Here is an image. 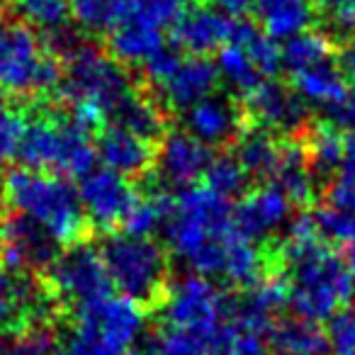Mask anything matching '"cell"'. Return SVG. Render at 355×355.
<instances>
[{
  "instance_id": "obj_27",
  "label": "cell",
  "mask_w": 355,
  "mask_h": 355,
  "mask_svg": "<svg viewBox=\"0 0 355 355\" xmlns=\"http://www.w3.org/2000/svg\"><path fill=\"white\" fill-rule=\"evenodd\" d=\"M268 185L280 188L295 205L311 198L316 185V175L309 166L304 144L282 141L280 156H277V163L272 168V175L268 180Z\"/></svg>"
},
{
  "instance_id": "obj_17",
  "label": "cell",
  "mask_w": 355,
  "mask_h": 355,
  "mask_svg": "<svg viewBox=\"0 0 355 355\" xmlns=\"http://www.w3.org/2000/svg\"><path fill=\"white\" fill-rule=\"evenodd\" d=\"M212 161V148L205 146L185 129H175L161 137L156 156H153V168H156L158 180L178 193V190L195 188L200 180H205Z\"/></svg>"
},
{
  "instance_id": "obj_12",
  "label": "cell",
  "mask_w": 355,
  "mask_h": 355,
  "mask_svg": "<svg viewBox=\"0 0 355 355\" xmlns=\"http://www.w3.org/2000/svg\"><path fill=\"white\" fill-rule=\"evenodd\" d=\"M214 66L219 71V80L243 98L261 83L272 80V76L282 69V49L258 27L239 20L232 42L217 51Z\"/></svg>"
},
{
  "instance_id": "obj_48",
  "label": "cell",
  "mask_w": 355,
  "mask_h": 355,
  "mask_svg": "<svg viewBox=\"0 0 355 355\" xmlns=\"http://www.w3.org/2000/svg\"><path fill=\"white\" fill-rule=\"evenodd\" d=\"M0 355H3V345H0Z\"/></svg>"
},
{
  "instance_id": "obj_29",
  "label": "cell",
  "mask_w": 355,
  "mask_h": 355,
  "mask_svg": "<svg viewBox=\"0 0 355 355\" xmlns=\"http://www.w3.org/2000/svg\"><path fill=\"white\" fill-rule=\"evenodd\" d=\"M343 148H345V134L331 127L329 122L314 124L306 134L304 151L309 158V166L316 178H334L343 161Z\"/></svg>"
},
{
  "instance_id": "obj_43",
  "label": "cell",
  "mask_w": 355,
  "mask_h": 355,
  "mask_svg": "<svg viewBox=\"0 0 355 355\" xmlns=\"http://www.w3.org/2000/svg\"><path fill=\"white\" fill-rule=\"evenodd\" d=\"M345 266H348V272H350V277H353V282H355V243H353V246H348V258H345Z\"/></svg>"
},
{
  "instance_id": "obj_7",
  "label": "cell",
  "mask_w": 355,
  "mask_h": 355,
  "mask_svg": "<svg viewBox=\"0 0 355 355\" xmlns=\"http://www.w3.org/2000/svg\"><path fill=\"white\" fill-rule=\"evenodd\" d=\"M71 316L66 355H132L146 324L144 306L122 295H110Z\"/></svg>"
},
{
  "instance_id": "obj_14",
  "label": "cell",
  "mask_w": 355,
  "mask_h": 355,
  "mask_svg": "<svg viewBox=\"0 0 355 355\" xmlns=\"http://www.w3.org/2000/svg\"><path fill=\"white\" fill-rule=\"evenodd\" d=\"M59 253V243L32 219L12 212L0 222V261L10 275L30 277L32 272H49Z\"/></svg>"
},
{
  "instance_id": "obj_42",
  "label": "cell",
  "mask_w": 355,
  "mask_h": 355,
  "mask_svg": "<svg viewBox=\"0 0 355 355\" xmlns=\"http://www.w3.org/2000/svg\"><path fill=\"white\" fill-rule=\"evenodd\" d=\"M340 61H343V71H345V76H348V78L355 83V42L348 46V49L343 51V56H340Z\"/></svg>"
},
{
  "instance_id": "obj_13",
  "label": "cell",
  "mask_w": 355,
  "mask_h": 355,
  "mask_svg": "<svg viewBox=\"0 0 355 355\" xmlns=\"http://www.w3.org/2000/svg\"><path fill=\"white\" fill-rule=\"evenodd\" d=\"M234 302L214 280L190 275L173 282L161 302L163 321L168 329L214 336L232 314Z\"/></svg>"
},
{
  "instance_id": "obj_1",
  "label": "cell",
  "mask_w": 355,
  "mask_h": 355,
  "mask_svg": "<svg viewBox=\"0 0 355 355\" xmlns=\"http://www.w3.org/2000/svg\"><path fill=\"white\" fill-rule=\"evenodd\" d=\"M161 229L168 251L195 275L246 290L268 275L261 246L236 229L234 205L207 185L166 195Z\"/></svg>"
},
{
  "instance_id": "obj_18",
  "label": "cell",
  "mask_w": 355,
  "mask_h": 355,
  "mask_svg": "<svg viewBox=\"0 0 355 355\" xmlns=\"http://www.w3.org/2000/svg\"><path fill=\"white\" fill-rule=\"evenodd\" d=\"M295 202L275 185H261V188L243 193L241 200L234 205V222L236 229L251 241H266L287 232L295 222Z\"/></svg>"
},
{
  "instance_id": "obj_34",
  "label": "cell",
  "mask_w": 355,
  "mask_h": 355,
  "mask_svg": "<svg viewBox=\"0 0 355 355\" xmlns=\"http://www.w3.org/2000/svg\"><path fill=\"white\" fill-rule=\"evenodd\" d=\"M246 183H248L246 171H243L241 163L234 156H214L212 166H209L207 175H205V185L212 193L222 195L227 200L234 198V195H241Z\"/></svg>"
},
{
  "instance_id": "obj_5",
  "label": "cell",
  "mask_w": 355,
  "mask_h": 355,
  "mask_svg": "<svg viewBox=\"0 0 355 355\" xmlns=\"http://www.w3.org/2000/svg\"><path fill=\"white\" fill-rule=\"evenodd\" d=\"M17 156L25 168L51 175L83 178L95 168V144L90 127L71 112L46 110L25 119Z\"/></svg>"
},
{
  "instance_id": "obj_47",
  "label": "cell",
  "mask_w": 355,
  "mask_h": 355,
  "mask_svg": "<svg viewBox=\"0 0 355 355\" xmlns=\"http://www.w3.org/2000/svg\"><path fill=\"white\" fill-rule=\"evenodd\" d=\"M6 107H8V93L0 88V110H6Z\"/></svg>"
},
{
  "instance_id": "obj_45",
  "label": "cell",
  "mask_w": 355,
  "mask_h": 355,
  "mask_svg": "<svg viewBox=\"0 0 355 355\" xmlns=\"http://www.w3.org/2000/svg\"><path fill=\"white\" fill-rule=\"evenodd\" d=\"M6 207H8V200H6V193H3V188H0V222L6 219Z\"/></svg>"
},
{
  "instance_id": "obj_40",
  "label": "cell",
  "mask_w": 355,
  "mask_h": 355,
  "mask_svg": "<svg viewBox=\"0 0 355 355\" xmlns=\"http://www.w3.org/2000/svg\"><path fill=\"white\" fill-rule=\"evenodd\" d=\"M326 122L343 134H355V90H350L334 110L326 112Z\"/></svg>"
},
{
  "instance_id": "obj_10",
  "label": "cell",
  "mask_w": 355,
  "mask_h": 355,
  "mask_svg": "<svg viewBox=\"0 0 355 355\" xmlns=\"http://www.w3.org/2000/svg\"><path fill=\"white\" fill-rule=\"evenodd\" d=\"M144 73L161 110H175V112H188L195 103L214 95L219 83V71L212 59L180 54L171 46L148 61Z\"/></svg>"
},
{
  "instance_id": "obj_35",
  "label": "cell",
  "mask_w": 355,
  "mask_h": 355,
  "mask_svg": "<svg viewBox=\"0 0 355 355\" xmlns=\"http://www.w3.org/2000/svg\"><path fill=\"white\" fill-rule=\"evenodd\" d=\"M59 348L56 334L49 324L30 326L12 336L8 345H3V355H54Z\"/></svg>"
},
{
  "instance_id": "obj_3",
  "label": "cell",
  "mask_w": 355,
  "mask_h": 355,
  "mask_svg": "<svg viewBox=\"0 0 355 355\" xmlns=\"http://www.w3.org/2000/svg\"><path fill=\"white\" fill-rule=\"evenodd\" d=\"M59 88L71 114L85 127L98 122L110 124L139 93L127 69L112 54L90 44H78L66 56Z\"/></svg>"
},
{
  "instance_id": "obj_21",
  "label": "cell",
  "mask_w": 355,
  "mask_h": 355,
  "mask_svg": "<svg viewBox=\"0 0 355 355\" xmlns=\"http://www.w3.org/2000/svg\"><path fill=\"white\" fill-rule=\"evenodd\" d=\"M185 132L193 134L205 146H224L236 141L243 134V107L234 103L229 95H209L195 103L188 112H183Z\"/></svg>"
},
{
  "instance_id": "obj_9",
  "label": "cell",
  "mask_w": 355,
  "mask_h": 355,
  "mask_svg": "<svg viewBox=\"0 0 355 355\" xmlns=\"http://www.w3.org/2000/svg\"><path fill=\"white\" fill-rule=\"evenodd\" d=\"M59 56L27 22L0 20V88L20 98L44 95L61 83Z\"/></svg>"
},
{
  "instance_id": "obj_19",
  "label": "cell",
  "mask_w": 355,
  "mask_h": 355,
  "mask_svg": "<svg viewBox=\"0 0 355 355\" xmlns=\"http://www.w3.org/2000/svg\"><path fill=\"white\" fill-rule=\"evenodd\" d=\"M239 20L214 6H190L173 22V44L188 56L217 54L232 42Z\"/></svg>"
},
{
  "instance_id": "obj_15",
  "label": "cell",
  "mask_w": 355,
  "mask_h": 355,
  "mask_svg": "<svg viewBox=\"0 0 355 355\" xmlns=\"http://www.w3.org/2000/svg\"><path fill=\"white\" fill-rule=\"evenodd\" d=\"M78 195L85 219L103 232H112L124 227L141 193L129 183V178L107 168H93L80 178Z\"/></svg>"
},
{
  "instance_id": "obj_31",
  "label": "cell",
  "mask_w": 355,
  "mask_h": 355,
  "mask_svg": "<svg viewBox=\"0 0 355 355\" xmlns=\"http://www.w3.org/2000/svg\"><path fill=\"white\" fill-rule=\"evenodd\" d=\"M32 30L44 32L49 40H56L69 32L71 0H12Z\"/></svg>"
},
{
  "instance_id": "obj_4",
  "label": "cell",
  "mask_w": 355,
  "mask_h": 355,
  "mask_svg": "<svg viewBox=\"0 0 355 355\" xmlns=\"http://www.w3.org/2000/svg\"><path fill=\"white\" fill-rule=\"evenodd\" d=\"M6 200L17 214L32 219L59 246L80 243L88 227L78 188L61 175L15 168L3 180Z\"/></svg>"
},
{
  "instance_id": "obj_41",
  "label": "cell",
  "mask_w": 355,
  "mask_h": 355,
  "mask_svg": "<svg viewBox=\"0 0 355 355\" xmlns=\"http://www.w3.org/2000/svg\"><path fill=\"white\" fill-rule=\"evenodd\" d=\"M212 6L219 8L222 12H227L229 17H241L246 10L253 8V0H212Z\"/></svg>"
},
{
  "instance_id": "obj_39",
  "label": "cell",
  "mask_w": 355,
  "mask_h": 355,
  "mask_svg": "<svg viewBox=\"0 0 355 355\" xmlns=\"http://www.w3.org/2000/svg\"><path fill=\"white\" fill-rule=\"evenodd\" d=\"M22 129H25V119L20 112H12L8 107L0 110V168H6V163L17 156Z\"/></svg>"
},
{
  "instance_id": "obj_22",
  "label": "cell",
  "mask_w": 355,
  "mask_h": 355,
  "mask_svg": "<svg viewBox=\"0 0 355 355\" xmlns=\"http://www.w3.org/2000/svg\"><path fill=\"white\" fill-rule=\"evenodd\" d=\"M272 319L246 302L232 306V314L214 338V355H272L270 353Z\"/></svg>"
},
{
  "instance_id": "obj_11",
  "label": "cell",
  "mask_w": 355,
  "mask_h": 355,
  "mask_svg": "<svg viewBox=\"0 0 355 355\" xmlns=\"http://www.w3.org/2000/svg\"><path fill=\"white\" fill-rule=\"evenodd\" d=\"M112 290L103 256L88 243L69 246L46 272V292L54 304L71 309V314L107 300Z\"/></svg>"
},
{
  "instance_id": "obj_25",
  "label": "cell",
  "mask_w": 355,
  "mask_h": 355,
  "mask_svg": "<svg viewBox=\"0 0 355 355\" xmlns=\"http://www.w3.org/2000/svg\"><path fill=\"white\" fill-rule=\"evenodd\" d=\"M258 30L272 42H290L311 30L316 8L311 0H253Z\"/></svg>"
},
{
  "instance_id": "obj_26",
  "label": "cell",
  "mask_w": 355,
  "mask_h": 355,
  "mask_svg": "<svg viewBox=\"0 0 355 355\" xmlns=\"http://www.w3.org/2000/svg\"><path fill=\"white\" fill-rule=\"evenodd\" d=\"M272 355H329V334L321 324L302 316H285L270 329Z\"/></svg>"
},
{
  "instance_id": "obj_24",
  "label": "cell",
  "mask_w": 355,
  "mask_h": 355,
  "mask_svg": "<svg viewBox=\"0 0 355 355\" xmlns=\"http://www.w3.org/2000/svg\"><path fill=\"white\" fill-rule=\"evenodd\" d=\"M163 49H166L163 27L153 25L134 10L110 32V51L119 64L146 69L148 61L156 59Z\"/></svg>"
},
{
  "instance_id": "obj_38",
  "label": "cell",
  "mask_w": 355,
  "mask_h": 355,
  "mask_svg": "<svg viewBox=\"0 0 355 355\" xmlns=\"http://www.w3.org/2000/svg\"><path fill=\"white\" fill-rule=\"evenodd\" d=\"M134 12L151 20L153 25L163 27L175 22L190 8V0H132Z\"/></svg>"
},
{
  "instance_id": "obj_6",
  "label": "cell",
  "mask_w": 355,
  "mask_h": 355,
  "mask_svg": "<svg viewBox=\"0 0 355 355\" xmlns=\"http://www.w3.org/2000/svg\"><path fill=\"white\" fill-rule=\"evenodd\" d=\"M100 256L110 282L122 297L141 306L161 304L168 287V253L156 239L114 234L105 239Z\"/></svg>"
},
{
  "instance_id": "obj_46",
  "label": "cell",
  "mask_w": 355,
  "mask_h": 355,
  "mask_svg": "<svg viewBox=\"0 0 355 355\" xmlns=\"http://www.w3.org/2000/svg\"><path fill=\"white\" fill-rule=\"evenodd\" d=\"M12 0H0V20H3V15L8 12V8H10Z\"/></svg>"
},
{
  "instance_id": "obj_2",
  "label": "cell",
  "mask_w": 355,
  "mask_h": 355,
  "mask_svg": "<svg viewBox=\"0 0 355 355\" xmlns=\"http://www.w3.org/2000/svg\"><path fill=\"white\" fill-rule=\"evenodd\" d=\"M280 272L295 314L316 324L348 309L355 295L348 266L336 248L319 236L311 217L295 219L287 229Z\"/></svg>"
},
{
  "instance_id": "obj_32",
  "label": "cell",
  "mask_w": 355,
  "mask_h": 355,
  "mask_svg": "<svg viewBox=\"0 0 355 355\" xmlns=\"http://www.w3.org/2000/svg\"><path fill=\"white\" fill-rule=\"evenodd\" d=\"M214 338L217 334L207 336L163 326L156 336L148 338V343L156 355H214Z\"/></svg>"
},
{
  "instance_id": "obj_30",
  "label": "cell",
  "mask_w": 355,
  "mask_h": 355,
  "mask_svg": "<svg viewBox=\"0 0 355 355\" xmlns=\"http://www.w3.org/2000/svg\"><path fill=\"white\" fill-rule=\"evenodd\" d=\"M132 10V0H71V20L88 35H110Z\"/></svg>"
},
{
  "instance_id": "obj_33",
  "label": "cell",
  "mask_w": 355,
  "mask_h": 355,
  "mask_svg": "<svg viewBox=\"0 0 355 355\" xmlns=\"http://www.w3.org/2000/svg\"><path fill=\"white\" fill-rule=\"evenodd\" d=\"M319 236L326 243H343V246H353L355 243V209L334 207V205H321L314 214H311Z\"/></svg>"
},
{
  "instance_id": "obj_36",
  "label": "cell",
  "mask_w": 355,
  "mask_h": 355,
  "mask_svg": "<svg viewBox=\"0 0 355 355\" xmlns=\"http://www.w3.org/2000/svg\"><path fill=\"white\" fill-rule=\"evenodd\" d=\"M329 355H355V309L348 306L331 319Z\"/></svg>"
},
{
  "instance_id": "obj_37",
  "label": "cell",
  "mask_w": 355,
  "mask_h": 355,
  "mask_svg": "<svg viewBox=\"0 0 355 355\" xmlns=\"http://www.w3.org/2000/svg\"><path fill=\"white\" fill-rule=\"evenodd\" d=\"M321 10L336 35L355 37V0H311Z\"/></svg>"
},
{
  "instance_id": "obj_20",
  "label": "cell",
  "mask_w": 355,
  "mask_h": 355,
  "mask_svg": "<svg viewBox=\"0 0 355 355\" xmlns=\"http://www.w3.org/2000/svg\"><path fill=\"white\" fill-rule=\"evenodd\" d=\"M51 304L46 287L32 282V277L10 275L0 261V331L15 336L30 326L49 324Z\"/></svg>"
},
{
  "instance_id": "obj_8",
  "label": "cell",
  "mask_w": 355,
  "mask_h": 355,
  "mask_svg": "<svg viewBox=\"0 0 355 355\" xmlns=\"http://www.w3.org/2000/svg\"><path fill=\"white\" fill-rule=\"evenodd\" d=\"M282 71L290 78V88L304 100L306 107L329 112L350 93L340 54H336L334 44L324 35L306 32L285 42Z\"/></svg>"
},
{
  "instance_id": "obj_44",
  "label": "cell",
  "mask_w": 355,
  "mask_h": 355,
  "mask_svg": "<svg viewBox=\"0 0 355 355\" xmlns=\"http://www.w3.org/2000/svg\"><path fill=\"white\" fill-rule=\"evenodd\" d=\"M132 355H156V350H153V348H151V343H148V340H146V343H144L139 350H134Z\"/></svg>"
},
{
  "instance_id": "obj_16",
  "label": "cell",
  "mask_w": 355,
  "mask_h": 355,
  "mask_svg": "<svg viewBox=\"0 0 355 355\" xmlns=\"http://www.w3.org/2000/svg\"><path fill=\"white\" fill-rule=\"evenodd\" d=\"M243 114L253 122V129H261L272 137H295L306 127L309 107L290 88L275 80H266L248 95H243Z\"/></svg>"
},
{
  "instance_id": "obj_23",
  "label": "cell",
  "mask_w": 355,
  "mask_h": 355,
  "mask_svg": "<svg viewBox=\"0 0 355 355\" xmlns=\"http://www.w3.org/2000/svg\"><path fill=\"white\" fill-rule=\"evenodd\" d=\"M95 156L103 161V168L132 178L141 175L153 166L156 146L151 139L139 137L117 124H107L95 141Z\"/></svg>"
},
{
  "instance_id": "obj_28",
  "label": "cell",
  "mask_w": 355,
  "mask_h": 355,
  "mask_svg": "<svg viewBox=\"0 0 355 355\" xmlns=\"http://www.w3.org/2000/svg\"><path fill=\"white\" fill-rule=\"evenodd\" d=\"M236 151L234 158L241 163V168L246 171L248 178H256V180H270L272 168L280 156L282 141L272 134H266L261 129H248L241 137L236 139Z\"/></svg>"
}]
</instances>
